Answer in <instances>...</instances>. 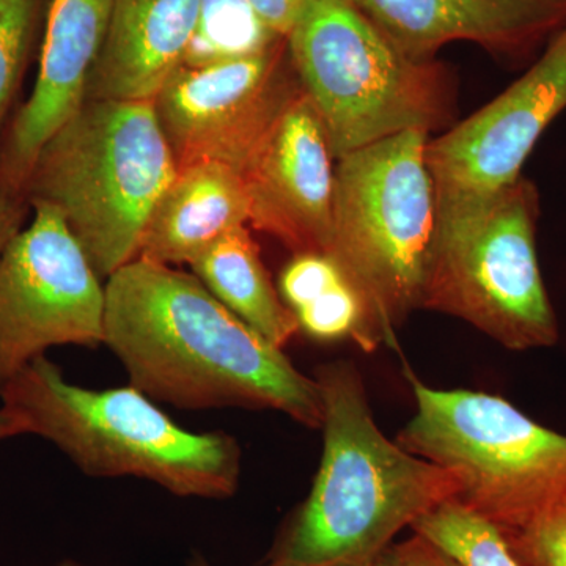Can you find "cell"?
<instances>
[{
	"label": "cell",
	"instance_id": "obj_1",
	"mask_svg": "<svg viewBox=\"0 0 566 566\" xmlns=\"http://www.w3.org/2000/svg\"><path fill=\"white\" fill-rule=\"evenodd\" d=\"M104 345L129 385L181 409H273L322 428L315 378L193 274L134 259L106 279Z\"/></svg>",
	"mask_w": 566,
	"mask_h": 566
},
{
	"label": "cell",
	"instance_id": "obj_2",
	"mask_svg": "<svg viewBox=\"0 0 566 566\" xmlns=\"http://www.w3.org/2000/svg\"><path fill=\"white\" fill-rule=\"evenodd\" d=\"M323 457L304 504L282 528L271 564L357 566L436 505L457 497L455 474L412 455L379 430L359 371L324 364Z\"/></svg>",
	"mask_w": 566,
	"mask_h": 566
},
{
	"label": "cell",
	"instance_id": "obj_3",
	"mask_svg": "<svg viewBox=\"0 0 566 566\" xmlns=\"http://www.w3.org/2000/svg\"><path fill=\"white\" fill-rule=\"evenodd\" d=\"M28 434L57 447L85 475L148 480L180 497L227 499L241 479V447L223 431L175 423L133 385H73L41 356L0 392Z\"/></svg>",
	"mask_w": 566,
	"mask_h": 566
},
{
	"label": "cell",
	"instance_id": "obj_4",
	"mask_svg": "<svg viewBox=\"0 0 566 566\" xmlns=\"http://www.w3.org/2000/svg\"><path fill=\"white\" fill-rule=\"evenodd\" d=\"M177 172L155 103L87 99L41 148L24 200L61 212L107 279L139 256L151 212Z\"/></svg>",
	"mask_w": 566,
	"mask_h": 566
},
{
	"label": "cell",
	"instance_id": "obj_5",
	"mask_svg": "<svg viewBox=\"0 0 566 566\" xmlns=\"http://www.w3.org/2000/svg\"><path fill=\"white\" fill-rule=\"evenodd\" d=\"M423 129L348 153L335 167L327 256L364 307L360 348L395 346L397 329L422 304L436 223L434 185Z\"/></svg>",
	"mask_w": 566,
	"mask_h": 566
},
{
	"label": "cell",
	"instance_id": "obj_6",
	"mask_svg": "<svg viewBox=\"0 0 566 566\" xmlns=\"http://www.w3.org/2000/svg\"><path fill=\"white\" fill-rule=\"evenodd\" d=\"M286 50L334 159L409 129L430 133L452 106L441 69L406 55L354 0H307Z\"/></svg>",
	"mask_w": 566,
	"mask_h": 566
},
{
	"label": "cell",
	"instance_id": "obj_7",
	"mask_svg": "<svg viewBox=\"0 0 566 566\" xmlns=\"http://www.w3.org/2000/svg\"><path fill=\"white\" fill-rule=\"evenodd\" d=\"M408 376L416 412L397 442L455 474L461 504L510 534L566 499V434L505 398Z\"/></svg>",
	"mask_w": 566,
	"mask_h": 566
},
{
	"label": "cell",
	"instance_id": "obj_8",
	"mask_svg": "<svg viewBox=\"0 0 566 566\" xmlns=\"http://www.w3.org/2000/svg\"><path fill=\"white\" fill-rule=\"evenodd\" d=\"M538 200L521 177L479 218L433 240L420 308L463 319L513 352L556 345L557 318L536 259Z\"/></svg>",
	"mask_w": 566,
	"mask_h": 566
},
{
	"label": "cell",
	"instance_id": "obj_9",
	"mask_svg": "<svg viewBox=\"0 0 566 566\" xmlns=\"http://www.w3.org/2000/svg\"><path fill=\"white\" fill-rule=\"evenodd\" d=\"M31 207L32 222L0 255V392L54 346L104 345L102 275L61 212Z\"/></svg>",
	"mask_w": 566,
	"mask_h": 566
},
{
	"label": "cell",
	"instance_id": "obj_10",
	"mask_svg": "<svg viewBox=\"0 0 566 566\" xmlns=\"http://www.w3.org/2000/svg\"><path fill=\"white\" fill-rule=\"evenodd\" d=\"M566 107V24L515 84L460 125L428 140L434 185L433 240L479 218L521 178L549 123Z\"/></svg>",
	"mask_w": 566,
	"mask_h": 566
},
{
	"label": "cell",
	"instance_id": "obj_11",
	"mask_svg": "<svg viewBox=\"0 0 566 566\" xmlns=\"http://www.w3.org/2000/svg\"><path fill=\"white\" fill-rule=\"evenodd\" d=\"M286 40L252 57L181 66L155 98L177 169L218 163L243 174L266 134L301 91Z\"/></svg>",
	"mask_w": 566,
	"mask_h": 566
},
{
	"label": "cell",
	"instance_id": "obj_12",
	"mask_svg": "<svg viewBox=\"0 0 566 566\" xmlns=\"http://www.w3.org/2000/svg\"><path fill=\"white\" fill-rule=\"evenodd\" d=\"M333 159L322 118L301 88L241 174L249 226L271 234L294 255H327L333 237Z\"/></svg>",
	"mask_w": 566,
	"mask_h": 566
},
{
	"label": "cell",
	"instance_id": "obj_13",
	"mask_svg": "<svg viewBox=\"0 0 566 566\" xmlns=\"http://www.w3.org/2000/svg\"><path fill=\"white\" fill-rule=\"evenodd\" d=\"M112 0H51L39 76L0 145V191L24 202V189L43 145L87 102Z\"/></svg>",
	"mask_w": 566,
	"mask_h": 566
},
{
	"label": "cell",
	"instance_id": "obj_14",
	"mask_svg": "<svg viewBox=\"0 0 566 566\" xmlns=\"http://www.w3.org/2000/svg\"><path fill=\"white\" fill-rule=\"evenodd\" d=\"M409 57L430 62L450 41L512 51L566 24V0H354Z\"/></svg>",
	"mask_w": 566,
	"mask_h": 566
},
{
	"label": "cell",
	"instance_id": "obj_15",
	"mask_svg": "<svg viewBox=\"0 0 566 566\" xmlns=\"http://www.w3.org/2000/svg\"><path fill=\"white\" fill-rule=\"evenodd\" d=\"M200 0H112L87 99L155 102L185 65Z\"/></svg>",
	"mask_w": 566,
	"mask_h": 566
},
{
	"label": "cell",
	"instance_id": "obj_16",
	"mask_svg": "<svg viewBox=\"0 0 566 566\" xmlns=\"http://www.w3.org/2000/svg\"><path fill=\"white\" fill-rule=\"evenodd\" d=\"M241 226H249L241 174L223 164H192L178 170L159 197L142 238L139 259L191 266L214 241Z\"/></svg>",
	"mask_w": 566,
	"mask_h": 566
},
{
	"label": "cell",
	"instance_id": "obj_17",
	"mask_svg": "<svg viewBox=\"0 0 566 566\" xmlns=\"http://www.w3.org/2000/svg\"><path fill=\"white\" fill-rule=\"evenodd\" d=\"M191 270L229 311L279 348L300 331L296 315L275 292L248 226L214 241Z\"/></svg>",
	"mask_w": 566,
	"mask_h": 566
},
{
	"label": "cell",
	"instance_id": "obj_18",
	"mask_svg": "<svg viewBox=\"0 0 566 566\" xmlns=\"http://www.w3.org/2000/svg\"><path fill=\"white\" fill-rule=\"evenodd\" d=\"M282 39L249 0H200L199 20L185 65L191 69L263 54Z\"/></svg>",
	"mask_w": 566,
	"mask_h": 566
},
{
	"label": "cell",
	"instance_id": "obj_19",
	"mask_svg": "<svg viewBox=\"0 0 566 566\" xmlns=\"http://www.w3.org/2000/svg\"><path fill=\"white\" fill-rule=\"evenodd\" d=\"M411 528L460 566H524L504 532L457 497L436 505Z\"/></svg>",
	"mask_w": 566,
	"mask_h": 566
},
{
	"label": "cell",
	"instance_id": "obj_20",
	"mask_svg": "<svg viewBox=\"0 0 566 566\" xmlns=\"http://www.w3.org/2000/svg\"><path fill=\"white\" fill-rule=\"evenodd\" d=\"M41 0H0V128L17 95Z\"/></svg>",
	"mask_w": 566,
	"mask_h": 566
},
{
	"label": "cell",
	"instance_id": "obj_21",
	"mask_svg": "<svg viewBox=\"0 0 566 566\" xmlns=\"http://www.w3.org/2000/svg\"><path fill=\"white\" fill-rule=\"evenodd\" d=\"M300 329L319 342L352 337L363 344L364 307L349 282L342 281L315 301L294 312Z\"/></svg>",
	"mask_w": 566,
	"mask_h": 566
},
{
	"label": "cell",
	"instance_id": "obj_22",
	"mask_svg": "<svg viewBox=\"0 0 566 566\" xmlns=\"http://www.w3.org/2000/svg\"><path fill=\"white\" fill-rule=\"evenodd\" d=\"M505 536L524 566H566V499Z\"/></svg>",
	"mask_w": 566,
	"mask_h": 566
},
{
	"label": "cell",
	"instance_id": "obj_23",
	"mask_svg": "<svg viewBox=\"0 0 566 566\" xmlns=\"http://www.w3.org/2000/svg\"><path fill=\"white\" fill-rule=\"evenodd\" d=\"M342 281H345V275L329 256L323 253L294 255L281 277L283 303L294 314Z\"/></svg>",
	"mask_w": 566,
	"mask_h": 566
},
{
	"label": "cell",
	"instance_id": "obj_24",
	"mask_svg": "<svg viewBox=\"0 0 566 566\" xmlns=\"http://www.w3.org/2000/svg\"><path fill=\"white\" fill-rule=\"evenodd\" d=\"M357 566H460L444 551L415 534L401 543H390L371 560Z\"/></svg>",
	"mask_w": 566,
	"mask_h": 566
},
{
	"label": "cell",
	"instance_id": "obj_25",
	"mask_svg": "<svg viewBox=\"0 0 566 566\" xmlns=\"http://www.w3.org/2000/svg\"><path fill=\"white\" fill-rule=\"evenodd\" d=\"M249 2L279 36L286 39L296 24L297 18L303 13L307 0H249Z\"/></svg>",
	"mask_w": 566,
	"mask_h": 566
},
{
	"label": "cell",
	"instance_id": "obj_26",
	"mask_svg": "<svg viewBox=\"0 0 566 566\" xmlns=\"http://www.w3.org/2000/svg\"><path fill=\"white\" fill-rule=\"evenodd\" d=\"M22 210L21 200L11 199L0 191V255L6 251L11 238L21 230L22 226Z\"/></svg>",
	"mask_w": 566,
	"mask_h": 566
},
{
	"label": "cell",
	"instance_id": "obj_27",
	"mask_svg": "<svg viewBox=\"0 0 566 566\" xmlns=\"http://www.w3.org/2000/svg\"><path fill=\"white\" fill-rule=\"evenodd\" d=\"M22 434H28V431L21 417L6 406H0V442Z\"/></svg>",
	"mask_w": 566,
	"mask_h": 566
},
{
	"label": "cell",
	"instance_id": "obj_28",
	"mask_svg": "<svg viewBox=\"0 0 566 566\" xmlns=\"http://www.w3.org/2000/svg\"><path fill=\"white\" fill-rule=\"evenodd\" d=\"M189 566H212V565L203 556H196V557H192L191 562H189ZM270 566H279V565L271 564Z\"/></svg>",
	"mask_w": 566,
	"mask_h": 566
},
{
	"label": "cell",
	"instance_id": "obj_29",
	"mask_svg": "<svg viewBox=\"0 0 566 566\" xmlns=\"http://www.w3.org/2000/svg\"><path fill=\"white\" fill-rule=\"evenodd\" d=\"M55 566H81L80 564H76L74 560H63L61 564H57Z\"/></svg>",
	"mask_w": 566,
	"mask_h": 566
}]
</instances>
